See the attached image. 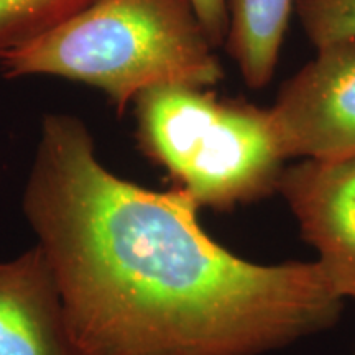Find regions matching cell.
Segmentation results:
<instances>
[{
    "instance_id": "8992f818",
    "label": "cell",
    "mask_w": 355,
    "mask_h": 355,
    "mask_svg": "<svg viewBox=\"0 0 355 355\" xmlns=\"http://www.w3.org/2000/svg\"><path fill=\"white\" fill-rule=\"evenodd\" d=\"M0 355H78L40 245L0 261Z\"/></svg>"
},
{
    "instance_id": "9c48e42d",
    "label": "cell",
    "mask_w": 355,
    "mask_h": 355,
    "mask_svg": "<svg viewBox=\"0 0 355 355\" xmlns=\"http://www.w3.org/2000/svg\"><path fill=\"white\" fill-rule=\"evenodd\" d=\"M295 10L316 50L355 42V0H296Z\"/></svg>"
},
{
    "instance_id": "ba28073f",
    "label": "cell",
    "mask_w": 355,
    "mask_h": 355,
    "mask_svg": "<svg viewBox=\"0 0 355 355\" xmlns=\"http://www.w3.org/2000/svg\"><path fill=\"white\" fill-rule=\"evenodd\" d=\"M94 0H0V56L33 42Z\"/></svg>"
},
{
    "instance_id": "30bf717a",
    "label": "cell",
    "mask_w": 355,
    "mask_h": 355,
    "mask_svg": "<svg viewBox=\"0 0 355 355\" xmlns=\"http://www.w3.org/2000/svg\"><path fill=\"white\" fill-rule=\"evenodd\" d=\"M189 3L212 46L225 44L229 30L227 0H189Z\"/></svg>"
},
{
    "instance_id": "6da1fadb",
    "label": "cell",
    "mask_w": 355,
    "mask_h": 355,
    "mask_svg": "<svg viewBox=\"0 0 355 355\" xmlns=\"http://www.w3.org/2000/svg\"><path fill=\"white\" fill-rule=\"evenodd\" d=\"M24 211L78 355H260L343 313L318 261L234 255L183 189H145L102 166L71 115L43 121Z\"/></svg>"
},
{
    "instance_id": "52a82bcc",
    "label": "cell",
    "mask_w": 355,
    "mask_h": 355,
    "mask_svg": "<svg viewBox=\"0 0 355 355\" xmlns=\"http://www.w3.org/2000/svg\"><path fill=\"white\" fill-rule=\"evenodd\" d=\"M296 0H227L229 55L248 87L272 81Z\"/></svg>"
},
{
    "instance_id": "277c9868",
    "label": "cell",
    "mask_w": 355,
    "mask_h": 355,
    "mask_svg": "<svg viewBox=\"0 0 355 355\" xmlns=\"http://www.w3.org/2000/svg\"><path fill=\"white\" fill-rule=\"evenodd\" d=\"M268 112L286 159L355 157V42L318 48Z\"/></svg>"
},
{
    "instance_id": "7a4b0ae2",
    "label": "cell",
    "mask_w": 355,
    "mask_h": 355,
    "mask_svg": "<svg viewBox=\"0 0 355 355\" xmlns=\"http://www.w3.org/2000/svg\"><path fill=\"white\" fill-rule=\"evenodd\" d=\"M0 60L8 78L51 74L94 86L121 112L148 89H207L224 76L189 0H94Z\"/></svg>"
},
{
    "instance_id": "5b68a950",
    "label": "cell",
    "mask_w": 355,
    "mask_h": 355,
    "mask_svg": "<svg viewBox=\"0 0 355 355\" xmlns=\"http://www.w3.org/2000/svg\"><path fill=\"white\" fill-rule=\"evenodd\" d=\"M278 191L343 298L355 300V157L285 168Z\"/></svg>"
},
{
    "instance_id": "3957f363",
    "label": "cell",
    "mask_w": 355,
    "mask_h": 355,
    "mask_svg": "<svg viewBox=\"0 0 355 355\" xmlns=\"http://www.w3.org/2000/svg\"><path fill=\"white\" fill-rule=\"evenodd\" d=\"M137 137L199 207L229 211L278 191L285 153L268 109L206 87L162 86L135 99Z\"/></svg>"
}]
</instances>
